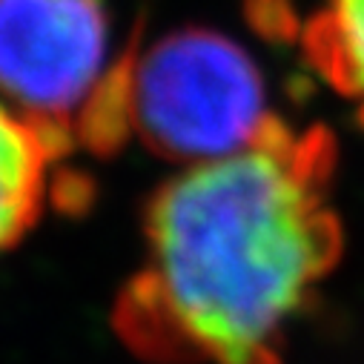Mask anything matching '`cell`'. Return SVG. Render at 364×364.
<instances>
[{"instance_id":"6da1fadb","label":"cell","mask_w":364,"mask_h":364,"mask_svg":"<svg viewBox=\"0 0 364 364\" xmlns=\"http://www.w3.org/2000/svg\"><path fill=\"white\" fill-rule=\"evenodd\" d=\"M336 138L272 118L152 196L112 324L149 364H284L287 330L341 258Z\"/></svg>"},{"instance_id":"5b68a950","label":"cell","mask_w":364,"mask_h":364,"mask_svg":"<svg viewBox=\"0 0 364 364\" xmlns=\"http://www.w3.org/2000/svg\"><path fill=\"white\" fill-rule=\"evenodd\" d=\"M304 55L364 124V0H321L304 26Z\"/></svg>"},{"instance_id":"277c9868","label":"cell","mask_w":364,"mask_h":364,"mask_svg":"<svg viewBox=\"0 0 364 364\" xmlns=\"http://www.w3.org/2000/svg\"><path fill=\"white\" fill-rule=\"evenodd\" d=\"M63 158L66 152L43 129L0 98V252L41 221Z\"/></svg>"},{"instance_id":"3957f363","label":"cell","mask_w":364,"mask_h":364,"mask_svg":"<svg viewBox=\"0 0 364 364\" xmlns=\"http://www.w3.org/2000/svg\"><path fill=\"white\" fill-rule=\"evenodd\" d=\"M127 115L149 152L187 166L250 146L276 118L247 49L201 26L135 46Z\"/></svg>"},{"instance_id":"7a4b0ae2","label":"cell","mask_w":364,"mask_h":364,"mask_svg":"<svg viewBox=\"0 0 364 364\" xmlns=\"http://www.w3.org/2000/svg\"><path fill=\"white\" fill-rule=\"evenodd\" d=\"M135 46L115 55L104 0H0V98L66 155L115 152Z\"/></svg>"}]
</instances>
